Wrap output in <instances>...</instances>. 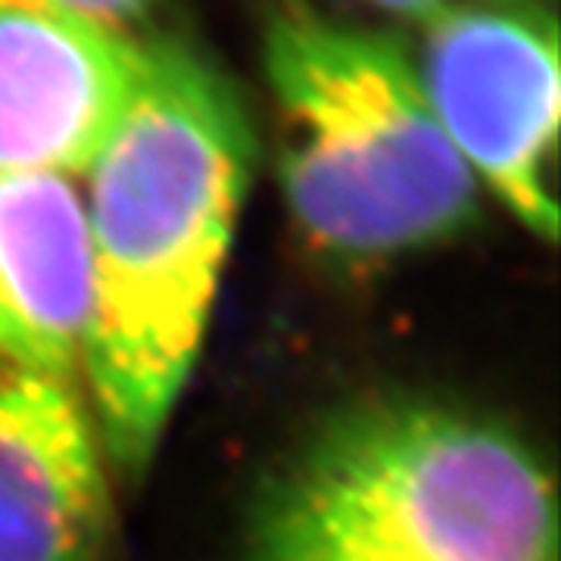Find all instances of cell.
Returning <instances> with one entry per match:
<instances>
[{"mask_svg": "<svg viewBox=\"0 0 561 561\" xmlns=\"http://www.w3.org/2000/svg\"><path fill=\"white\" fill-rule=\"evenodd\" d=\"M256 160L234 84L201 50L144 41L138 84L81 172L91 316L81 371L125 474L160 449L216 306Z\"/></svg>", "mask_w": 561, "mask_h": 561, "instance_id": "6da1fadb", "label": "cell"}, {"mask_svg": "<svg viewBox=\"0 0 561 561\" xmlns=\"http://www.w3.org/2000/svg\"><path fill=\"white\" fill-rule=\"evenodd\" d=\"M250 561H559L556 483L481 409L359 402L265 483Z\"/></svg>", "mask_w": 561, "mask_h": 561, "instance_id": "7a4b0ae2", "label": "cell"}, {"mask_svg": "<svg viewBox=\"0 0 561 561\" xmlns=\"http://www.w3.org/2000/svg\"><path fill=\"white\" fill-rule=\"evenodd\" d=\"M275 165L302 238L343 262H387L453 241L481 187L453 150L397 38L284 10L262 38Z\"/></svg>", "mask_w": 561, "mask_h": 561, "instance_id": "3957f363", "label": "cell"}, {"mask_svg": "<svg viewBox=\"0 0 561 561\" xmlns=\"http://www.w3.org/2000/svg\"><path fill=\"white\" fill-rule=\"evenodd\" d=\"M421 88L471 179L534 238L559 234V28L530 3L421 20Z\"/></svg>", "mask_w": 561, "mask_h": 561, "instance_id": "277c9868", "label": "cell"}, {"mask_svg": "<svg viewBox=\"0 0 561 561\" xmlns=\"http://www.w3.org/2000/svg\"><path fill=\"white\" fill-rule=\"evenodd\" d=\"M144 41L0 7V172L81 175L138 84Z\"/></svg>", "mask_w": 561, "mask_h": 561, "instance_id": "5b68a950", "label": "cell"}, {"mask_svg": "<svg viewBox=\"0 0 561 561\" xmlns=\"http://www.w3.org/2000/svg\"><path fill=\"white\" fill-rule=\"evenodd\" d=\"M110 486L72 381L0 353V561H98Z\"/></svg>", "mask_w": 561, "mask_h": 561, "instance_id": "8992f818", "label": "cell"}, {"mask_svg": "<svg viewBox=\"0 0 561 561\" xmlns=\"http://www.w3.org/2000/svg\"><path fill=\"white\" fill-rule=\"evenodd\" d=\"M91 316V243L79 184L0 172V353L72 381Z\"/></svg>", "mask_w": 561, "mask_h": 561, "instance_id": "52a82bcc", "label": "cell"}, {"mask_svg": "<svg viewBox=\"0 0 561 561\" xmlns=\"http://www.w3.org/2000/svg\"><path fill=\"white\" fill-rule=\"evenodd\" d=\"M157 0H0V7L41 10L54 16L94 22L119 32H135V22L153 7Z\"/></svg>", "mask_w": 561, "mask_h": 561, "instance_id": "ba28073f", "label": "cell"}, {"mask_svg": "<svg viewBox=\"0 0 561 561\" xmlns=\"http://www.w3.org/2000/svg\"><path fill=\"white\" fill-rule=\"evenodd\" d=\"M375 7H381L383 13H393L402 20H431L446 10H459V7H478V3H530V0H368Z\"/></svg>", "mask_w": 561, "mask_h": 561, "instance_id": "9c48e42d", "label": "cell"}]
</instances>
